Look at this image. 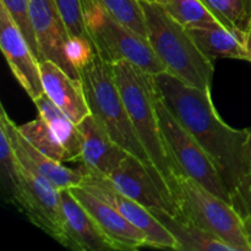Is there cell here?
Instances as JSON below:
<instances>
[{
  "instance_id": "ac0fdd59",
  "label": "cell",
  "mask_w": 251,
  "mask_h": 251,
  "mask_svg": "<svg viewBox=\"0 0 251 251\" xmlns=\"http://www.w3.org/2000/svg\"><path fill=\"white\" fill-rule=\"evenodd\" d=\"M188 31L199 49L211 60L228 58L249 61V37L230 31L220 22L190 27Z\"/></svg>"
},
{
  "instance_id": "52a82bcc",
  "label": "cell",
  "mask_w": 251,
  "mask_h": 251,
  "mask_svg": "<svg viewBox=\"0 0 251 251\" xmlns=\"http://www.w3.org/2000/svg\"><path fill=\"white\" fill-rule=\"evenodd\" d=\"M156 108L162 134L166 140L169 153L178 168L184 174L230 203V193L213 159L199 144L198 140L172 114L158 92L156 93Z\"/></svg>"
},
{
  "instance_id": "4dcf8cb0",
  "label": "cell",
  "mask_w": 251,
  "mask_h": 251,
  "mask_svg": "<svg viewBox=\"0 0 251 251\" xmlns=\"http://www.w3.org/2000/svg\"><path fill=\"white\" fill-rule=\"evenodd\" d=\"M248 51H249V61L251 63V34L249 37V41H248Z\"/></svg>"
},
{
  "instance_id": "6da1fadb",
  "label": "cell",
  "mask_w": 251,
  "mask_h": 251,
  "mask_svg": "<svg viewBox=\"0 0 251 251\" xmlns=\"http://www.w3.org/2000/svg\"><path fill=\"white\" fill-rule=\"evenodd\" d=\"M153 80L164 104L210 154L232 194L244 179L247 129H234L223 122L212 102L211 90L188 85L167 71L154 75Z\"/></svg>"
},
{
  "instance_id": "7a4b0ae2",
  "label": "cell",
  "mask_w": 251,
  "mask_h": 251,
  "mask_svg": "<svg viewBox=\"0 0 251 251\" xmlns=\"http://www.w3.org/2000/svg\"><path fill=\"white\" fill-rule=\"evenodd\" d=\"M112 69L140 142L169 188L174 176L181 171L172 158L162 134L153 75L145 73L127 60L115 61Z\"/></svg>"
},
{
  "instance_id": "44dd1931",
  "label": "cell",
  "mask_w": 251,
  "mask_h": 251,
  "mask_svg": "<svg viewBox=\"0 0 251 251\" xmlns=\"http://www.w3.org/2000/svg\"><path fill=\"white\" fill-rule=\"evenodd\" d=\"M202 2L221 25L250 37L251 0H202Z\"/></svg>"
},
{
  "instance_id": "277c9868",
  "label": "cell",
  "mask_w": 251,
  "mask_h": 251,
  "mask_svg": "<svg viewBox=\"0 0 251 251\" xmlns=\"http://www.w3.org/2000/svg\"><path fill=\"white\" fill-rule=\"evenodd\" d=\"M86 100L91 114L104 127L109 136L129 153L153 167L149 154L140 142L129 113L115 82L112 64L100 55L80 70Z\"/></svg>"
},
{
  "instance_id": "5b68a950",
  "label": "cell",
  "mask_w": 251,
  "mask_h": 251,
  "mask_svg": "<svg viewBox=\"0 0 251 251\" xmlns=\"http://www.w3.org/2000/svg\"><path fill=\"white\" fill-rule=\"evenodd\" d=\"M169 189L179 216L215 234L235 251H251L242 217L229 202L181 172L174 176Z\"/></svg>"
},
{
  "instance_id": "7402d4cb",
  "label": "cell",
  "mask_w": 251,
  "mask_h": 251,
  "mask_svg": "<svg viewBox=\"0 0 251 251\" xmlns=\"http://www.w3.org/2000/svg\"><path fill=\"white\" fill-rule=\"evenodd\" d=\"M19 127L22 136L33 145L37 150L43 152L48 157H50L54 161H58L60 163L64 162H70L68 152L64 149L61 142L53 132L46 120L42 117H37L32 122L26 123Z\"/></svg>"
},
{
  "instance_id": "484cf974",
  "label": "cell",
  "mask_w": 251,
  "mask_h": 251,
  "mask_svg": "<svg viewBox=\"0 0 251 251\" xmlns=\"http://www.w3.org/2000/svg\"><path fill=\"white\" fill-rule=\"evenodd\" d=\"M0 2L6 7V10L11 15L12 20H14L15 25L21 31V33L24 34L29 48L32 49L34 55L39 60V48L38 43H37L36 34H34L33 25H32L28 0H0Z\"/></svg>"
},
{
  "instance_id": "3957f363",
  "label": "cell",
  "mask_w": 251,
  "mask_h": 251,
  "mask_svg": "<svg viewBox=\"0 0 251 251\" xmlns=\"http://www.w3.org/2000/svg\"><path fill=\"white\" fill-rule=\"evenodd\" d=\"M147 26V39L159 60L188 85L211 90L215 65L196 46L188 28L174 20L158 2L141 1Z\"/></svg>"
},
{
  "instance_id": "ba28073f",
  "label": "cell",
  "mask_w": 251,
  "mask_h": 251,
  "mask_svg": "<svg viewBox=\"0 0 251 251\" xmlns=\"http://www.w3.org/2000/svg\"><path fill=\"white\" fill-rule=\"evenodd\" d=\"M10 202L36 227L59 243L63 230L60 190L20 164L17 185Z\"/></svg>"
},
{
  "instance_id": "4316f807",
  "label": "cell",
  "mask_w": 251,
  "mask_h": 251,
  "mask_svg": "<svg viewBox=\"0 0 251 251\" xmlns=\"http://www.w3.org/2000/svg\"><path fill=\"white\" fill-rule=\"evenodd\" d=\"M55 2L58 5L61 16H63L64 22H65L69 34L91 41L87 29H86L85 21H83L80 0H55Z\"/></svg>"
},
{
  "instance_id": "30bf717a",
  "label": "cell",
  "mask_w": 251,
  "mask_h": 251,
  "mask_svg": "<svg viewBox=\"0 0 251 251\" xmlns=\"http://www.w3.org/2000/svg\"><path fill=\"white\" fill-rule=\"evenodd\" d=\"M80 169L85 176V180L82 183L83 188L113 206L130 223L141 229L147 237V247L179 250L178 243L176 242L173 235L154 217L150 208L123 195L117 189L113 188L109 181L100 174L86 171L82 167Z\"/></svg>"
},
{
  "instance_id": "8fae6325",
  "label": "cell",
  "mask_w": 251,
  "mask_h": 251,
  "mask_svg": "<svg viewBox=\"0 0 251 251\" xmlns=\"http://www.w3.org/2000/svg\"><path fill=\"white\" fill-rule=\"evenodd\" d=\"M31 20L39 48V61L50 60L71 77L80 80V74L69 61L66 43L69 34L55 0H28Z\"/></svg>"
},
{
  "instance_id": "9c48e42d",
  "label": "cell",
  "mask_w": 251,
  "mask_h": 251,
  "mask_svg": "<svg viewBox=\"0 0 251 251\" xmlns=\"http://www.w3.org/2000/svg\"><path fill=\"white\" fill-rule=\"evenodd\" d=\"M104 178L123 195L150 210L162 208L178 215L176 201L166 180L156 168L145 163L139 157L129 153L120 166Z\"/></svg>"
},
{
  "instance_id": "d6986e66",
  "label": "cell",
  "mask_w": 251,
  "mask_h": 251,
  "mask_svg": "<svg viewBox=\"0 0 251 251\" xmlns=\"http://www.w3.org/2000/svg\"><path fill=\"white\" fill-rule=\"evenodd\" d=\"M178 243L179 251H235L230 245L191 221L167 210H151Z\"/></svg>"
},
{
  "instance_id": "e0dca14e",
  "label": "cell",
  "mask_w": 251,
  "mask_h": 251,
  "mask_svg": "<svg viewBox=\"0 0 251 251\" xmlns=\"http://www.w3.org/2000/svg\"><path fill=\"white\" fill-rule=\"evenodd\" d=\"M41 75L44 93L75 124L91 115L81 80L71 77L50 60L41 61Z\"/></svg>"
},
{
  "instance_id": "cb8c5ba5",
  "label": "cell",
  "mask_w": 251,
  "mask_h": 251,
  "mask_svg": "<svg viewBox=\"0 0 251 251\" xmlns=\"http://www.w3.org/2000/svg\"><path fill=\"white\" fill-rule=\"evenodd\" d=\"M112 16L147 38L145 12L140 0H97Z\"/></svg>"
},
{
  "instance_id": "2e32d148",
  "label": "cell",
  "mask_w": 251,
  "mask_h": 251,
  "mask_svg": "<svg viewBox=\"0 0 251 251\" xmlns=\"http://www.w3.org/2000/svg\"><path fill=\"white\" fill-rule=\"evenodd\" d=\"M82 135V168L108 176L120 166L129 152L109 136L92 114L77 125Z\"/></svg>"
},
{
  "instance_id": "f1b7e54d",
  "label": "cell",
  "mask_w": 251,
  "mask_h": 251,
  "mask_svg": "<svg viewBox=\"0 0 251 251\" xmlns=\"http://www.w3.org/2000/svg\"><path fill=\"white\" fill-rule=\"evenodd\" d=\"M66 55L71 65L80 74L81 69L85 68L97 55V51L90 39L70 36L66 43Z\"/></svg>"
},
{
  "instance_id": "4fadbf2b",
  "label": "cell",
  "mask_w": 251,
  "mask_h": 251,
  "mask_svg": "<svg viewBox=\"0 0 251 251\" xmlns=\"http://www.w3.org/2000/svg\"><path fill=\"white\" fill-rule=\"evenodd\" d=\"M0 126L4 127L6 131L10 142L14 147L15 154L25 169L46 179L59 190L82 185L85 180L82 171L68 168L63 163L54 161L43 152L37 150L33 145L29 144L21 135L17 125H15V123L10 119L2 105L1 114H0Z\"/></svg>"
},
{
  "instance_id": "7c38bea8",
  "label": "cell",
  "mask_w": 251,
  "mask_h": 251,
  "mask_svg": "<svg viewBox=\"0 0 251 251\" xmlns=\"http://www.w3.org/2000/svg\"><path fill=\"white\" fill-rule=\"evenodd\" d=\"M0 47L2 54L14 74L32 100L44 95L41 75V61L38 60L25 39L6 7L0 2Z\"/></svg>"
},
{
  "instance_id": "8992f818",
  "label": "cell",
  "mask_w": 251,
  "mask_h": 251,
  "mask_svg": "<svg viewBox=\"0 0 251 251\" xmlns=\"http://www.w3.org/2000/svg\"><path fill=\"white\" fill-rule=\"evenodd\" d=\"M86 29L102 59L113 64L127 60L150 75L166 73L149 39L118 21L97 0H80Z\"/></svg>"
},
{
  "instance_id": "ffe728a7",
  "label": "cell",
  "mask_w": 251,
  "mask_h": 251,
  "mask_svg": "<svg viewBox=\"0 0 251 251\" xmlns=\"http://www.w3.org/2000/svg\"><path fill=\"white\" fill-rule=\"evenodd\" d=\"M38 110L39 117L46 120L55 136L64 146L70 157V162L81 161L82 154V135L77 124L73 122L66 114H64L44 93L33 100Z\"/></svg>"
},
{
  "instance_id": "5bb4252c",
  "label": "cell",
  "mask_w": 251,
  "mask_h": 251,
  "mask_svg": "<svg viewBox=\"0 0 251 251\" xmlns=\"http://www.w3.org/2000/svg\"><path fill=\"white\" fill-rule=\"evenodd\" d=\"M73 195L92 216L115 250H136L147 247V237L113 206L103 201L82 185L70 188Z\"/></svg>"
},
{
  "instance_id": "d4e9b609",
  "label": "cell",
  "mask_w": 251,
  "mask_h": 251,
  "mask_svg": "<svg viewBox=\"0 0 251 251\" xmlns=\"http://www.w3.org/2000/svg\"><path fill=\"white\" fill-rule=\"evenodd\" d=\"M20 162L15 154L14 147L2 126H0V176L4 195L10 201L17 185Z\"/></svg>"
},
{
  "instance_id": "83f0119b",
  "label": "cell",
  "mask_w": 251,
  "mask_h": 251,
  "mask_svg": "<svg viewBox=\"0 0 251 251\" xmlns=\"http://www.w3.org/2000/svg\"><path fill=\"white\" fill-rule=\"evenodd\" d=\"M230 203L243 220L245 233L251 245V176L230 194Z\"/></svg>"
},
{
  "instance_id": "f546056e",
  "label": "cell",
  "mask_w": 251,
  "mask_h": 251,
  "mask_svg": "<svg viewBox=\"0 0 251 251\" xmlns=\"http://www.w3.org/2000/svg\"><path fill=\"white\" fill-rule=\"evenodd\" d=\"M247 140L243 150V167H244V179L251 176V127L247 129ZM243 179V180H244Z\"/></svg>"
},
{
  "instance_id": "9a60e30c",
  "label": "cell",
  "mask_w": 251,
  "mask_h": 251,
  "mask_svg": "<svg viewBox=\"0 0 251 251\" xmlns=\"http://www.w3.org/2000/svg\"><path fill=\"white\" fill-rule=\"evenodd\" d=\"M63 230L59 240L68 249L77 251L115 250L100 228L73 195L70 189L60 190Z\"/></svg>"
},
{
  "instance_id": "603a6c76",
  "label": "cell",
  "mask_w": 251,
  "mask_h": 251,
  "mask_svg": "<svg viewBox=\"0 0 251 251\" xmlns=\"http://www.w3.org/2000/svg\"><path fill=\"white\" fill-rule=\"evenodd\" d=\"M156 2L186 28L218 22L202 0H156Z\"/></svg>"
},
{
  "instance_id": "1f68e13d",
  "label": "cell",
  "mask_w": 251,
  "mask_h": 251,
  "mask_svg": "<svg viewBox=\"0 0 251 251\" xmlns=\"http://www.w3.org/2000/svg\"><path fill=\"white\" fill-rule=\"evenodd\" d=\"M140 1H156V0H140Z\"/></svg>"
}]
</instances>
